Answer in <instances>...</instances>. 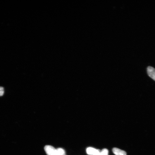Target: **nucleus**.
I'll list each match as a JSON object with an SVG mask.
<instances>
[{
	"mask_svg": "<svg viewBox=\"0 0 155 155\" xmlns=\"http://www.w3.org/2000/svg\"><path fill=\"white\" fill-rule=\"evenodd\" d=\"M113 152L115 155H127L125 151L117 148H113Z\"/></svg>",
	"mask_w": 155,
	"mask_h": 155,
	"instance_id": "obj_3",
	"label": "nucleus"
},
{
	"mask_svg": "<svg viewBox=\"0 0 155 155\" xmlns=\"http://www.w3.org/2000/svg\"><path fill=\"white\" fill-rule=\"evenodd\" d=\"M45 150L48 155H58L57 149L50 145H46L44 147Z\"/></svg>",
	"mask_w": 155,
	"mask_h": 155,
	"instance_id": "obj_1",
	"label": "nucleus"
},
{
	"mask_svg": "<svg viewBox=\"0 0 155 155\" xmlns=\"http://www.w3.org/2000/svg\"><path fill=\"white\" fill-rule=\"evenodd\" d=\"M108 150L106 148L103 149L101 151L100 155H108Z\"/></svg>",
	"mask_w": 155,
	"mask_h": 155,
	"instance_id": "obj_6",
	"label": "nucleus"
},
{
	"mask_svg": "<svg viewBox=\"0 0 155 155\" xmlns=\"http://www.w3.org/2000/svg\"></svg>",
	"mask_w": 155,
	"mask_h": 155,
	"instance_id": "obj_9",
	"label": "nucleus"
},
{
	"mask_svg": "<svg viewBox=\"0 0 155 155\" xmlns=\"http://www.w3.org/2000/svg\"><path fill=\"white\" fill-rule=\"evenodd\" d=\"M147 71L148 76L155 81V69L152 67L149 66L147 68Z\"/></svg>",
	"mask_w": 155,
	"mask_h": 155,
	"instance_id": "obj_2",
	"label": "nucleus"
},
{
	"mask_svg": "<svg viewBox=\"0 0 155 155\" xmlns=\"http://www.w3.org/2000/svg\"><path fill=\"white\" fill-rule=\"evenodd\" d=\"M5 93L4 89L3 87H0V97L3 95Z\"/></svg>",
	"mask_w": 155,
	"mask_h": 155,
	"instance_id": "obj_7",
	"label": "nucleus"
},
{
	"mask_svg": "<svg viewBox=\"0 0 155 155\" xmlns=\"http://www.w3.org/2000/svg\"><path fill=\"white\" fill-rule=\"evenodd\" d=\"M97 149L92 147H89L86 150V152L88 154L94 155L96 152Z\"/></svg>",
	"mask_w": 155,
	"mask_h": 155,
	"instance_id": "obj_4",
	"label": "nucleus"
},
{
	"mask_svg": "<svg viewBox=\"0 0 155 155\" xmlns=\"http://www.w3.org/2000/svg\"><path fill=\"white\" fill-rule=\"evenodd\" d=\"M101 151L97 149V151L94 155H100Z\"/></svg>",
	"mask_w": 155,
	"mask_h": 155,
	"instance_id": "obj_8",
	"label": "nucleus"
},
{
	"mask_svg": "<svg viewBox=\"0 0 155 155\" xmlns=\"http://www.w3.org/2000/svg\"><path fill=\"white\" fill-rule=\"evenodd\" d=\"M58 155H65V150L61 148H59L57 149Z\"/></svg>",
	"mask_w": 155,
	"mask_h": 155,
	"instance_id": "obj_5",
	"label": "nucleus"
}]
</instances>
